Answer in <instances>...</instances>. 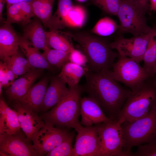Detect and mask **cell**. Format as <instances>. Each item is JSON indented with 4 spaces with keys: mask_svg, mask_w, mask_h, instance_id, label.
Masks as SVG:
<instances>
[{
    "mask_svg": "<svg viewBox=\"0 0 156 156\" xmlns=\"http://www.w3.org/2000/svg\"><path fill=\"white\" fill-rule=\"evenodd\" d=\"M85 76L83 92L98 104L108 118L116 120L131 90L120 85L109 69L103 68L98 72L88 70Z\"/></svg>",
    "mask_w": 156,
    "mask_h": 156,
    "instance_id": "obj_1",
    "label": "cell"
},
{
    "mask_svg": "<svg viewBox=\"0 0 156 156\" xmlns=\"http://www.w3.org/2000/svg\"><path fill=\"white\" fill-rule=\"evenodd\" d=\"M66 34L78 43L87 59L90 71L98 72L103 68L109 69L119 56L110 47L109 43L98 37L84 32H70Z\"/></svg>",
    "mask_w": 156,
    "mask_h": 156,
    "instance_id": "obj_2",
    "label": "cell"
},
{
    "mask_svg": "<svg viewBox=\"0 0 156 156\" xmlns=\"http://www.w3.org/2000/svg\"><path fill=\"white\" fill-rule=\"evenodd\" d=\"M83 86L77 85L69 88L66 94L49 111L43 115L46 123L62 128L74 129L78 133L83 127L79 120Z\"/></svg>",
    "mask_w": 156,
    "mask_h": 156,
    "instance_id": "obj_3",
    "label": "cell"
},
{
    "mask_svg": "<svg viewBox=\"0 0 156 156\" xmlns=\"http://www.w3.org/2000/svg\"><path fill=\"white\" fill-rule=\"evenodd\" d=\"M131 91L116 119L121 124L145 116L156 105L155 76L148 78Z\"/></svg>",
    "mask_w": 156,
    "mask_h": 156,
    "instance_id": "obj_4",
    "label": "cell"
},
{
    "mask_svg": "<svg viewBox=\"0 0 156 156\" xmlns=\"http://www.w3.org/2000/svg\"><path fill=\"white\" fill-rule=\"evenodd\" d=\"M125 156H131L133 147L148 143L156 139V105L145 116L121 124Z\"/></svg>",
    "mask_w": 156,
    "mask_h": 156,
    "instance_id": "obj_5",
    "label": "cell"
},
{
    "mask_svg": "<svg viewBox=\"0 0 156 156\" xmlns=\"http://www.w3.org/2000/svg\"><path fill=\"white\" fill-rule=\"evenodd\" d=\"M139 62L128 57L119 55L112 66L114 79L129 88H135L148 78L154 76L140 66Z\"/></svg>",
    "mask_w": 156,
    "mask_h": 156,
    "instance_id": "obj_6",
    "label": "cell"
},
{
    "mask_svg": "<svg viewBox=\"0 0 156 156\" xmlns=\"http://www.w3.org/2000/svg\"><path fill=\"white\" fill-rule=\"evenodd\" d=\"M99 139L101 156H125L121 124L117 120L95 125Z\"/></svg>",
    "mask_w": 156,
    "mask_h": 156,
    "instance_id": "obj_7",
    "label": "cell"
},
{
    "mask_svg": "<svg viewBox=\"0 0 156 156\" xmlns=\"http://www.w3.org/2000/svg\"><path fill=\"white\" fill-rule=\"evenodd\" d=\"M145 15L127 0H122L117 16L120 22L118 33H129L135 36L149 32L151 28L148 25Z\"/></svg>",
    "mask_w": 156,
    "mask_h": 156,
    "instance_id": "obj_8",
    "label": "cell"
},
{
    "mask_svg": "<svg viewBox=\"0 0 156 156\" xmlns=\"http://www.w3.org/2000/svg\"><path fill=\"white\" fill-rule=\"evenodd\" d=\"M152 32L151 28L147 33L131 38L119 36L109 43V46L116 50L119 55L130 58L139 62L143 61Z\"/></svg>",
    "mask_w": 156,
    "mask_h": 156,
    "instance_id": "obj_9",
    "label": "cell"
},
{
    "mask_svg": "<svg viewBox=\"0 0 156 156\" xmlns=\"http://www.w3.org/2000/svg\"><path fill=\"white\" fill-rule=\"evenodd\" d=\"M69 133L65 129L46 123L45 126L33 136L32 146L38 156L46 155L62 143Z\"/></svg>",
    "mask_w": 156,
    "mask_h": 156,
    "instance_id": "obj_10",
    "label": "cell"
},
{
    "mask_svg": "<svg viewBox=\"0 0 156 156\" xmlns=\"http://www.w3.org/2000/svg\"><path fill=\"white\" fill-rule=\"evenodd\" d=\"M77 133L73 156H101L96 125L83 127Z\"/></svg>",
    "mask_w": 156,
    "mask_h": 156,
    "instance_id": "obj_11",
    "label": "cell"
},
{
    "mask_svg": "<svg viewBox=\"0 0 156 156\" xmlns=\"http://www.w3.org/2000/svg\"><path fill=\"white\" fill-rule=\"evenodd\" d=\"M30 141L20 133L11 135L0 134V156H38Z\"/></svg>",
    "mask_w": 156,
    "mask_h": 156,
    "instance_id": "obj_12",
    "label": "cell"
},
{
    "mask_svg": "<svg viewBox=\"0 0 156 156\" xmlns=\"http://www.w3.org/2000/svg\"><path fill=\"white\" fill-rule=\"evenodd\" d=\"M13 106L17 112L21 129L27 138L31 140L34 135L45 126V122L36 113L23 105L18 100H13Z\"/></svg>",
    "mask_w": 156,
    "mask_h": 156,
    "instance_id": "obj_13",
    "label": "cell"
},
{
    "mask_svg": "<svg viewBox=\"0 0 156 156\" xmlns=\"http://www.w3.org/2000/svg\"><path fill=\"white\" fill-rule=\"evenodd\" d=\"M80 103V114L81 117L80 123L85 127L111 120L105 115L98 104L90 97H81Z\"/></svg>",
    "mask_w": 156,
    "mask_h": 156,
    "instance_id": "obj_14",
    "label": "cell"
},
{
    "mask_svg": "<svg viewBox=\"0 0 156 156\" xmlns=\"http://www.w3.org/2000/svg\"><path fill=\"white\" fill-rule=\"evenodd\" d=\"M43 69L32 68L14 81L5 91L12 100H19L27 93L36 80L41 75Z\"/></svg>",
    "mask_w": 156,
    "mask_h": 156,
    "instance_id": "obj_15",
    "label": "cell"
},
{
    "mask_svg": "<svg viewBox=\"0 0 156 156\" xmlns=\"http://www.w3.org/2000/svg\"><path fill=\"white\" fill-rule=\"evenodd\" d=\"M58 75L52 77L48 87L40 111L47 112L57 105L68 92L69 88Z\"/></svg>",
    "mask_w": 156,
    "mask_h": 156,
    "instance_id": "obj_16",
    "label": "cell"
},
{
    "mask_svg": "<svg viewBox=\"0 0 156 156\" xmlns=\"http://www.w3.org/2000/svg\"><path fill=\"white\" fill-rule=\"evenodd\" d=\"M48 78L44 77L33 85L19 101L24 106L36 112L40 111L47 88Z\"/></svg>",
    "mask_w": 156,
    "mask_h": 156,
    "instance_id": "obj_17",
    "label": "cell"
},
{
    "mask_svg": "<svg viewBox=\"0 0 156 156\" xmlns=\"http://www.w3.org/2000/svg\"><path fill=\"white\" fill-rule=\"evenodd\" d=\"M11 23L5 22L0 28V58L2 60L18 51L19 37Z\"/></svg>",
    "mask_w": 156,
    "mask_h": 156,
    "instance_id": "obj_18",
    "label": "cell"
},
{
    "mask_svg": "<svg viewBox=\"0 0 156 156\" xmlns=\"http://www.w3.org/2000/svg\"><path fill=\"white\" fill-rule=\"evenodd\" d=\"M21 129L16 112L4 100H0V134L11 135L20 133Z\"/></svg>",
    "mask_w": 156,
    "mask_h": 156,
    "instance_id": "obj_19",
    "label": "cell"
},
{
    "mask_svg": "<svg viewBox=\"0 0 156 156\" xmlns=\"http://www.w3.org/2000/svg\"><path fill=\"white\" fill-rule=\"evenodd\" d=\"M19 47L32 67L52 71L53 70V66L48 63L39 50L23 37H19Z\"/></svg>",
    "mask_w": 156,
    "mask_h": 156,
    "instance_id": "obj_20",
    "label": "cell"
},
{
    "mask_svg": "<svg viewBox=\"0 0 156 156\" xmlns=\"http://www.w3.org/2000/svg\"><path fill=\"white\" fill-rule=\"evenodd\" d=\"M46 32L40 21L35 19L25 28L23 37L37 49L44 51L47 47Z\"/></svg>",
    "mask_w": 156,
    "mask_h": 156,
    "instance_id": "obj_21",
    "label": "cell"
},
{
    "mask_svg": "<svg viewBox=\"0 0 156 156\" xmlns=\"http://www.w3.org/2000/svg\"><path fill=\"white\" fill-rule=\"evenodd\" d=\"M88 70V68L69 61L62 66L58 76L70 88L78 84L81 77L85 76Z\"/></svg>",
    "mask_w": 156,
    "mask_h": 156,
    "instance_id": "obj_22",
    "label": "cell"
},
{
    "mask_svg": "<svg viewBox=\"0 0 156 156\" xmlns=\"http://www.w3.org/2000/svg\"><path fill=\"white\" fill-rule=\"evenodd\" d=\"M73 5L71 0H58L57 10L52 16L48 27L58 30L66 27V20Z\"/></svg>",
    "mask_w": 156,
    "mask_h": 156,
    "instance_id": "obj_23",
    "label": "cell"
},
{
    "mask_svg": "<svg viewBox=\"0 0 156 156\" xmlns=\"http://www.w3.org/2000/svg\"><path fill=\"white\" fill-rule=\"evenodd\" d=\"M55 0H31L29 2L35 16L47 27L52 16V10Z\"/></svg>",
    "mask_w": 156,
    "mask_h": 156,
    "instance_id": "obj_24",
    "label": "cell"
},
{
    "mask_svg": "<svg viewBox=\"0 0 156 156\" xmlns=\"http://www.w3.org/2000/svg\"><path fill=\"white\" fill-rule=\"evenodd\" d=\"M46 45L48 48L69 52L75 49L68 38L60 34L58 30L46 31Z\"/></svg>",
    "mask_w": 156,
    "mask_h": 156,
    "instance_id": "obj_25",
    "label": "cell"
},
{
    "mask_svg": "<svg viewBox=\"0 0 156 156\" xmlns=\"http://www.w3.org/2000/svg\"><path fill=\"white\" fill-rule=\"evenodd\" d=\"M152 29V34L143 57V67L156 77V27Z\"/></svg>",
    "mask_w": 156,
    "mask_h": 156,
    "instance_id": "obj_26",
    "label": "cell"
},
{
    "mask_svg": "<svg viewBox=\"0 0 156 156\" xmlns=\"http://www.w3.org/2000/svg\"><path fill=\"white\" fill-rule=\"evenodd\" d=\"M15 75L21 76L26 73L32 66L26 58L18 51L2 60Z\"/></svg>",
    "mask_w": 156,
    "mask_h": 156,
    "instance_id": "obj_27",
    "label": "cell"
},
{
    "mask_svg": "<svg viewBox=\"0 0 156 156\" xmlns=\"http://www.w3.org/2000/svg\"><path fill=\"white\" fill-rule=\"evenodd\" d=\"M70 52L52 49L47 47L42 53L50 65L56 67L60 70L66 63L69 61Z\"/></svg>",
    "mask_w": 156,
    "mask_h": 156,
    "instance_id": "obj_28",
    "label": "cell"
},
{
    "mask_svg": "<svg viewBox=\"0 0 156 156\" xmlns=\"http://www.w3.org/2000/svg\"><path fill=\"white\" fill-rule=\"evenodd\" d=\"M86 13L82 6L73 5L66 20V27L80 28L84 24Z\"/></svg>",
    "mask_w": 156,
    "mask_h": 156,
    "instance_id": "obj_29",
    "label": "cell"
},
{
    "mask_svg": "<svg viewBox=\"0 0 156 156\" xmlns=\"http://www.w3.org/2000/svg\"><path fill=\"white\" fill-rule=\"evenodd\" d=\"M119 25L111 18L105 16L100 19L92 29V32L101 36H109L118 30Z\"/></svg>",
    "mask_w": 156,
    "mask_h": 156,
    "instance_id": "obj_30",
    "label": "cell"
},
{
    "mask_svg": "<svg viewBox=\"0 0 156 156\" xmlns=\"http://www.w3.org/2000/svg\"><path fill=\"white\" fill-rule=\"evenodd\" d=\"M74 134L69 133L66 138L59 145L48 153L46 156H73L72 144Z\"/></svg>",
    "mask_w": 156,
    "mask_h": 156,
    "instance_id": "obj_31",
    "label": "cell"
},
{
    "mask_svg": "<svg viewBox=\"0 0 156 156\" xmlns=\"http://www.w3.org/2000/svg\"><path fill=\"white\" fill-rule=\"evenodd\" d=\"M122 0H90V3L101 9L105 13L117 16Z\"/></svg>",
    "mask_w": 156,
    "mask_h": 156,
    "instance_id": "obj_32",
    "label": "cell"
},
{
    "mask_svg": "<svg viewBox=\"0 0 156 156\" xmlns=\"http://www.w3.org/2000/svg\"><path fill=\"white\" fill-rule=\"evenodd\" d=\"M18 76L15 75L7 64L2 61L0 62V84L3 87L8 88Z\"/></svg>",
    "mask_w": 156,
    "mask_h": 156,
    "instance_id": "obj_33",
    "label": "cell"
},
{
    "mask_svg": "<svg viewBox=\"0 0 156 156\" xmlns=\"http://www.w3.org/2000/svg\"><path fill=\"white\" fill-rule=\"evenodd\" d=\"M131 156H156V139L151 142L138 146L135 153H132Z\"/></svg>",
    "mask_w": 156,
    "mask_h": 156,
    "instance_id": "obj_34",
    "label": "cell"
},
{
    "mask_svg": "<svg viewBox=\"0 0 156 156\" xmlns=\"http://www.w3.org/2000/svg\"><path fill=\"white\" fill-rule=\"evenodd\" d=\"M21 13L23 18V24L29 23L31 18L35 16L29 2L25 1L21 2Z\"/></svg>",
    "mask_w": 156,
    "mask_h": 156,
    "instance_id": "obj_35",
    "label": "cell"
},
{
    "mask_svg": "<svg viewBox=\"0 0 156 156\" xmlns=\"http://www.w3.org/2000/svg\"><path fill=\"white\" fill-rule=\"evenodd\" d=\"M69 60L71 62L83 66H85L87 61L83 53L81 51L75 49L70 52Z\"/></svg>",
    "mask_w": 156,
    "mask_h": 156,
    "instance_id": "obj_36",
    "label": "cell"
},
{
    "mask_svg": "<svg viewBox=\"0 0 156 156\" xmlns=\"http://www.w3.org/2000/svg\"><path fill=\"white\" fill-rule=\"evenodd\" d=\"M137 7L144 14L150 13V10L149 0H127Z\"/></svg>",
    "mask_w": 156,
    "mask_h": 156,
    "instance_id": "obj_37",
    "label": "cell"
},
{
    "mask_svg": "<svg viewBox=\"0 0 156 156\" xmlns=\"http://www.w3.org/2000/svg\"><path fill=\"white\" fill-rule=\"evenodd\" d=\"M21 2L12 4L7 6L6 21L9 20L15 15L21 13Z\"/></svg>",
    "mask_w": 156,
    "mask_h": 156,
    "instance_id": "obj_38",
    "label": "cell"
},
{
    "mask_svg": "<svg viewBox=\"0 0 156 156\" xmlns=\"http://www.w3.org/2000/svg\"><path fill=\"white\" fill-rule=\"evenodd\" d=\"M6 3V0H0V19L2 21L3 20L2 12L4 5Z\"/></svg>",
    "mask_w": 156,
    "mask_h": 156,
    "instance_id": "obj_39",
    "label": "cell"
},
{
    "mask_svg": "<svg viewBox=\"0 0 156 156\" xmlns=\"http://www.w3.org/2000/svg\"><path fill=\"white\" fill-rule=\"evenodd\" d=\"M151 11H156V0H149Z\"/></svg>",
    "mask_w": 156,
    "mask_h": 156,
    "instance_id": "obj_40",
    "label": "cell"
},
{
    "mask_svg": "<svg viewBox=\"0 0 156 156\" xmlns=\"http://www.w3.org/2000/svg\"><path fill=\"white\" fill-rule=\"evenodd\" d=\"M25 1H26L25 0H6L7 6L12 4L20 3Z\"/></svg>",
    "mask_w": 156,
    "mask_h": 156,
    "instance_id": "obj_41",
    "label": "cell"
},
{
    "mask_svg": "<svg viewBox=\"0 0 156 156\" xmlns=\"http://www.w3.org/2000/svg\"><path fill=\"white\" fill-rule=\"evenodd\" d=\"M2 86L1 84H0V94L1 95L2 92Z\"/></svg>",
    "mask_w": 156,
    "mask_h": 156,
    "instance_id": "obj_42",
    "label": "cell"
},
{
    "mask_svg": "<svg viewBox=\"0 0 156 156\" xmlns=\"http://www.w3.org/2000/svg\"><path fill=\"white\" fill-rule=\"evenodd\" d=\"M76 0L80 2H84L86 1L87 0Z\"/></svg>",
    "mask_w": 156,
    "mask_h": 156,
    "instance_id": "obj_43",
    "label": "cell"
}]
</instances>
